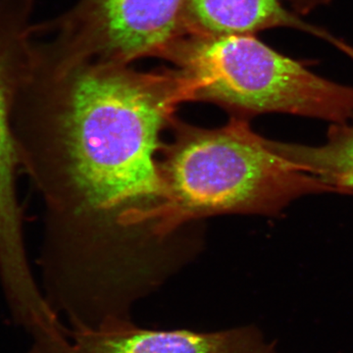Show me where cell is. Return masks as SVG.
Returning <instances> with one entry per match:
<instances>
[{"instance_id":"cell-5","label":"cell","mask_w":353,"mask_h":353,"mask_svg":"<svg viewBox=\"0 0 353 353\" xmlns=\"http://www.w3.org/2000/svg\"><path fill=\"white\" fill-rule=\"evenodd\" d=\"M34 0H0V282L17 317L34 314L46 303L28 259L11 123L16 94L34 60Z\"/></svg>"},{"instance_id":"cell-7","label":"cell","mask_w":353,"mask_h":353,"mask_svg":"<svg viewBox=\"0 0 353 353\" xmlns=\"http://www.w3.org/2000/svg\"><path fill=\"white\" fill-rule=\"evenodd\" d=\"M331 0H187L185 34H255L272 28L288 27L325 39L353 59V48L330 32L304 22L317 7Z\"/></svg>"},{"instance_id":"cell-4","label":"cell","mask_w":353,"mask_h":353,"mask_svg":"<svg viewBox=\"0 0 353 353\" xmlns=\"http://www.w3.org/2000/svg\"><path fill=\"white\" fill-rule=\"evenodd\" d=\"M187 0H80L57 19L34 25L32 68L57 73L81 64H126L161 57L185 36Z\"/></svg>"},{"instance_id":"cell-3","label":"cell","mask_w":353,"mask_h":353,"mask_svg":"<svg viewBox=\"0 0 353 353\" xmlns=\"http://www.w3.org/2000/svg\"><path fill=\"white\" fill-rule=\"evenodd\" d=\"M160 58L192 82L194 101L217 104L231 117L288 113L333 124L353 117V88L316 75L254 34H185Z\"/></svg>"},{"instance_id":"cell-1","label":"cell","mask_w":353,"mask_h":353,"mask_svg":"<svg viewBox=\"0 0 353 353\" xmlns=\"http://www.w3.org/2000/svg\"><path fill=\"white\" fill-rule=\"evenodd\" d=\"M190 101L178 69L126 64L31 69L20 85L11 123L20 168L43 202L46 297L70 321L130 318L196 255L160 231L162 134Z\"/></svg>"},{"instance_id":"cell-8","label":"cell","mask_w":353,"mask_h":353,"mask_svg":"<svg viewBox=\"0 0 353 353\" xmlns=\"http://www.w3.org/2000/svg\"><path fill=\"white\" fill-rule=\"evenodd\" d=\"M274 150L292 166L319 179L334 192L353 194V117L333 124L322 145L272 141Z\"/></svg>"},{"instance_id":"cell-2","label":"cell","mask_w":353,"mask_h":353,"mask_svg":"<svg viewBox=\"0 0 353 353\" xmlns=\"http://www.w3.org/2000/svg\"><path fill=\"white\" fill-rule=\"evenodd\" d=\"M160 157L166 203L162 236L199 245V221L223 214L275 215L308 194L332 192L319 179L294 168L245 118L217 129L176 118Z\"/></svg>"},{"instance_id":"cell-6","label":"cell","mask_w":353,"mask_h":353,"mask_svg":"<svg viewBox=\"0 0 353 353\" xmlns=\"http://www.w3.org/2000/svg\"><path fill=\"white\" fill-rule=\"evenodd\" d=\"M30 353H278L253 325L215 332L152 330L129 319L66 327L32 341Z\"/></svg>"}]
</instances>
